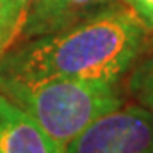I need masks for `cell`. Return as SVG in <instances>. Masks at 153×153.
Masks as SVG:
<instances>
[{"instance_id": "6da1fadb", "label": "cell", "mask_w": 153, "mask_h": 153, "mask_svg": "<svg viewBox=\"0 0 153 153\" xmlns=\"http://www.w3.org/2000/svg\"><path fill=\"white\" fill-rule=\"evenodd\" d=\"M146 46V27L124 5H104L68 27L14 44L0 76L75 78L117 85Z\"/></svg>"}, {"instance_id": "7a4b0ae2", "label": "cell", "mask_w": 153, "mask_h": 153, "mask_svg": "<svg viewBox=\"0 0 153 153\" xmlns=\"http://www.w3.org/2000/svg\"><path fill=\"white\" fill-rule=\"evenodd\" d=\"M0 94L65 148L94 121L123 105L117 85L61 76L39 80L0 76Z\"/></svg>"}, {"instance_id": "3957f363", "label": "cell", "mask_w": 153, "mask_h": 153, "mask_svg": "<svg viewBox=\"0 0 153 153\" xmlns=\"http://www.w3.org/2000/svg\"><path fill=\"white\" fill-rule=\"evenodd\" d=\"M65 152L153 153V111L140 104H123L94 121Z\"/></svg>"}, {"instance_id": "277c9868", "label": "cell", "mask_w": 153, "mask_h": 153, "mask_svg": "<svg viewBox=\"0 0 153 153\" xmlns=\"http://www.w3.org/2000/svg\"><path fill=\"white\" fill-rule=\"evenodd\" d=\"M43 128L0 94V153H66Z\"/></svg>"}, {"instance_id": "5b68a950", "label": "cell", "mask_w": 153, "mask_h": 153, "mask_svg": "<svg viewBox=\"0 0 153 153\" xmlns=\"http://www.w3.org/2000/svg\"><path fill=\"white\" fill-rule=\"evenodd\" d=\"M22 10L24 26L17 43L60 29V0H16ZM16 43V44H17Z\"/></svg>"}, {"instance_id": "8992f818", "label": "cell", "mask_w": 153, "mask_h": 153, "mask_svg": "<svg viewBox=\"0 0 153 153\" xmlns=\"http://www.w3.org/2000/svg\"><path fill=\"white\" fill-rule=\"evenodd\" d=\"M129 92L140 105L153 111V49L133 65Z\"/></svg>"}, {"instance_id": "52a82bcc", "label": "cell", "mask_w": 153, "mask_h": 153, "mask_svg": "<svg viewBox=\"0 0 153 153\" xmlns=\"http://www.w3.org/2000/svg\"><path fill=\"white\" fill-rule=\"evenodd\" d=\"M24 26L22 10L16 0H0V58L19 41Z\"/></svg>"}, {"instance_id": "ba28073f", "label": "cell", "mask_w": 153, "mask_h": 153, "mask_svg": "<svg viewBox=\"0 0 153 153\" xmlns=\"http://www.w3.org/2000/svg\"><path fill=\"white\" fill-rule=\"evenodd\" d=\"M111 0H60V29L102 9ZM58 29V31H60Z\"/></svg>"}, {"instance_id": "9c48e42d", "label": "cell", "mask_w": 153, "mask_h": 153, "mask_svg": "<svg viewBox=\"0 0 153 153\" xmlns=\"http://www.w3.org/2000/svg\"><path fill=\"white\" fill-rule=\"evenodd\" d=\"M124 4L145 27L153 29V0H124Z\"/></svg>"}]
</instances>
